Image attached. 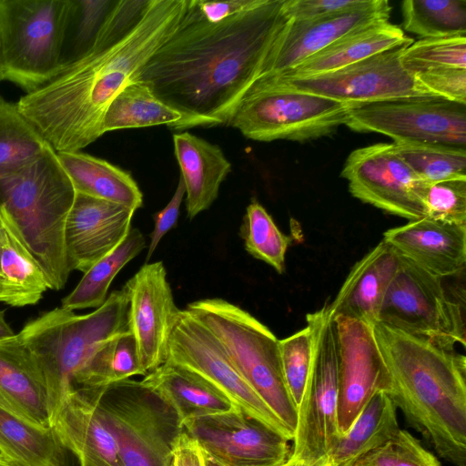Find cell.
Masks as SVG:
<instances>
[{"label":"cell","instance_id":"55","mask_svg":"<svg viewBox=\"0 0 466 466\" xmlns=\"http://www.w3.org/2000/svg\"><path fill=\"white\" fill-rule=\"evenodd\" d=\"M2 80H3V76H2L1 62H0V82Z\"/></svg>","mask_w":466,"mask_h":466},{"label":"cell","instance_id":"26","mask_svg":"<svg viewBox=\"0 0 466 466\" xmlns=\"http://www.w3.org/2000/svg\"><path fill=\"white\" fill-rule=\"evenodd\" d=\"M173 143L185 187L187 214L192 219L217 199L231 164L218 146L188 132L174 134Z\"/></svg>","mask_w":466,"mask_h":466},{"label":"cell","instance_id":"44","mask_svg":"<svg viewBox=\"0 0 466 466\" xmlns=\"http://www.w3.org/2000/svg\"><path fill=\"white\" fill-rule=\"evenodd\" d=\"M73 2L71 20L76 22V30L73 53L68 61L82 56L89 49L113 4V1L108 0H73Z\"/></svg>","mask_w":466,"mask_h":466},{"label":"cell","instance_id":"11","mask_svg":"<svg viewBox=\"0 0 466 466\" xmlns=\"http://www.w3.org/2000/svg\"><path fill=\"white\" fill-rule=\"evenodd\" d=\"M314 328L313 362L300 403L289 458L314 461L328 456L339 435L338 344L329 304L309 313Z\"/></svg>","mask_w":466,"mask_h":466},{"label":"cell","instance_id":"50","mask_svg":"<svg viewBox=\"0 0 466 466\" xmlns=\"http://www.w3.org/2000/svg\"><path fill=\"white\" fill-rule=\"evenodd\" d=\"M281 466H332V464L328 456H326L314 461H305L289 458Z\"/></svg>","mask_w":466,"mask_h":466},{"label":"cell","instance_id":"13","mask_svg":"<svg viewBox=\"0 0 466 466\" xmlns=\"http://www.w3.org/2000/svg\"><path fill=\"white\" fill-rule=\"evenodd\" d=\"M166 362L196 375L249 416L293 440V432L244 380L209 329L187 309L176 319Z\"/></svg>","mask_w":466,"mask_h":466},{"label":"cell","instance_id":"51","mask_svg":"<svg viewBox=\"0 0 466 466\" xmlns=\"http://www.w3.org/2000/svg\"><path fill=\"white\" fill-rule=\"evenodd\" d=\"M15 335L5 319V311L0 309V340L12 338Z\"/></svg>","mask_w":466,"mask_h":466},{"label":"cell","instance_id":"38","mask_svg":"<svg viewBox=\"0 0 466 466\" xmlns=\"http://www.w3.org/2000/svg\"><path fill=\"white\" fill-rule=\"evenodd\" d=\"M240 236L248 253L266 262L279 274L283 273L291 239L279 229L271 216L256 200L247 207Z\"/></svg>","mask_w":466,"mask_h":466},{"label":"cell","instance_id":"25","mask_svg":"<svg viewBox=\"0 0 466 466\" xmlns=\"http://www.w3.org/2000/svg\"><path fill=\"white\" fill-rule=\"evenodd\" d=\"M412 43L413 39L406 36L397 25L389 20L376 21L354 29L289 70L273 76L291 79L320 75Z\"/></svg>","mask_w":466,"mask_h":466},{"label":"cell","instance_id":"40","mask_svg":"<svg viewBox=\"0 0 466 466\" xmlns=\"http://www.w3.org/2000/svg\"><path fill=\"white\" fill-rule=\"evenodd\" d=\"M307 326L279 340L280 363L288 391L298 408L309 377L315 347L314 328Z\"/></svg>","mask_w":466,"mask_h":466},{"label":"cell","instance_id":"39","mask_svg":"<svg viewBox=\"0 0 466 466\" xmlns=\"http://www.w3.org/2000/svg\"><path fill=\"white\" fill-rule=\"evenodd\" d=\"M400 62L412 75L438 68L466 69V36L413 41L403 50Z\"/></svg>","mask_w":466,"mask_h":466},{"label":"cell","instance_id":"37","mask_svg":"<svg viewBox=\"0 0 466 466\" xmlns=\"http://www.w3.org/2000/svg\"><path fill=\"white\" fill-rule=\"evenodd\" d=\"M398 156L423 182L466 180V149L431 144L395 143Z\"/></svg>","mask_w":466,"mask_h":466},{"label":"cell","instance_id":"53","mask_svg":"<svg viewBox=\"0 0 466 466\" xmlns=\"http://www.w3.org/2000/svg\"><path fill=\"white\" fill-rule=\"evenodd\" d=\"M204 455H205V466H223V465L219 464L218 462H217L216 461H214L213 459L207 456L205 453H204Z\"/></svg>","mask_w":466,"mask_h":466},{"label":"cell","instance_id":"52","mask_svg":"<svg viewBox=\"0 0 466 466\" xmlns=\"http://www.w3.org/2000/svg\"><path fill=\"white\" fill-rule=\"evenodd\" d=\"M0 466H20L13 461H10L5 457L0 456Z\"/></svg>","mask_w":466,"mask_h":466},{"label":"cell","instance_id":"19","mask_svg":"<svg viewBox=\"0 0 466 466\" xmlns=\"http://www.w3.org/2000/svg\"><path fill=\"white\" fill-rule=\"evenodd\" d=\"M136 211L76 193L65 226V248L72 270L86 272L114 250L130 230Z\"/></svg>","mask_w":466,"mask_h":466},{"label":"cell","instance_id":"18","mask_svg":"<svg viewBox=\"0 0 466 466\" xmlns=\"http://www.w3.org/2000/svg\"><path fill=\"white\" fill-rule=\"evenodd\" d=\"M125 285L129 297V329L147 373L166 362L180 309L161 261L146 263Z\"/></svg>","mask_w":466,"mask_h":466},{"label":"cell","instance_id":"34","mask_svg":"<svg viewBox=\"0 0 466 466\" xmlns=\"http://www.w3.org/2000/svg\"><path fill=\"white\" fill-rule=\"evenodd\" d=\"M146 248V238L138 228H130L124 240L95 263L62 299L66 310L100 307L107 298L109 286L116 274Z\"/></svg>","mask_w":466,"mask_h":466},{"label":"cell","instance_id":"32","mask_svg":"<svg viewBox=\"0 0 466 466\" xmlns=\"http://www.w3.org/2000/svg\"><path fill=\"white\" fill-rule=\"evenodd\" d=\"M0 447L20 466H66V452L51 429L28 423L0 400Z\"/></svg>","mask_w":466,"mask_h":466},{"label":"cell","instance_id":"27","mask_svg":"<svg viewBox=\"0 0 466 466\" xmlns=\"http://www.w3.org/2000/svg\"><path fill=\"white\" fill-rule=\"evenodd\" d=\"M140 382L175 411L181 425L187 419L236 407L196 375L167 362L147 372Z\"/></svg>","mask_w":466,"mask_h":466},{"label":"cell","instance_id":"2","mask_svg":"<svg viewBox=\"0 0 466 466\" xmlns=\"http://www.w3.org/2000/svg\"><path fill=\"white\" fill-rule=\"evenodd\" d=\"M188 0H150L136 26L120 40L90 47L16 103L22 115L56 152H76L103 134L114 97L178 27Z\"/></svg>","mask_w":466,"mask_h":466},{"label":"cell","instance_id":"49","mask_svg":"<svg viewBox=\"0 0 466 466\" xmlns=\"http://www.w3.org/2000/svg\"><path fill=\"white\" fill-rule=\"evenodd\" d=\"M170 466H205L203 451L183 429L174 442Z\"/></svg>","mask_w":466,"mask_h":466},{"label":"cell","instance_id":"12","mask_svg":"<svg viewBox=\"0 0 466 466\" xmlns=\"http://www.w3.org/2000/svg\"><path fill=\"white\" fill-rule=\"evenodd\" d=\"M346 126L358 132L388 136L395 143L466 149V104L436 96L351 106Z\"/></svg>","mask_w":466,"mask_h":466},{"label":"cell","instance_id":"16","mask_svg":"<svg viewBox=\"0 0 466 466\" xmlns=\"http://www.w3.org/2000/svg\"><path fill=\"white\" fill-rule=\"evenodd\" d=\"M341 177L353 197L385 212L415 220L426 217L416 194L421 181L396 153L393 143H377L353 150Z\"/></svg>","mask_w":466,"mask_h":466},{"label":"cell","instance_id":"14","mask_svg":"<svg viewBox=\"0 0 466 466\" xmlns=\"http://www.w3.org/2000/svg\"><path fill=\"white\" fill-rule=\"evenodd\" d=\"M398 46L328 73L301 77L268 78L289 89L325 96L350 106L377 101L432 96L401 65L403 50ZM259 78V77H258Z\"/></svg>","mask_w":466,"mask_h":466},{"label":"cell","instance_id":"28","mask_svg":"<svg viewBox=\"0 0 466 466\" xmlns=\"http://www.w3.org/2000/svg\"><path fill=\"white\" fill-rule=\"evenodd\" d=\"M56 154L76 193L116 203L134 211L142 207L143 194L128 172L80 151Z\"/></svg>","mask_w":466,"mask_h":466},{"label":"cell","instance_id":"42","mask_svg":"<svg viewBox=\"0 0 466 466\" xmlns=\"http://www.w3.org/2000/svg\"><path fill=\"white\" fill-rule=\"evenodd\" d=\"M352 466H441V463L410 432L400 429L389 441L360 458Z\"/></svg>","mask_w":466,"mask_h":466},{"label":"cell","instance_id":"41","mask_svg":"<svg viewBox=\"0 0 466 466\" xmlns=\"http://www.w3.org/2000/svg\"><path fill=\"white\" fill-rule=\"evenodd\" d=\"M416 194L422 202L426 217L453 224H466V180L436 183L420 181Z\"/></svg>","mask_w":466,"mask_h":466},{"label":"cell","instance_id":"10","mask_svg":"<svg viewBox=\"0 0 466 466\" xmlns=\"http://www.w3.org/2000/svg\"><path fill=\"white\" fill-rule=\"evenodd\" d=\"M462 310L461 303L447 294L441 278L400 256L399 269L385 293L378 323L453 350L456 344L465 346Z\"/></svg>","mask_w":466,"mask_h":466},{"label":"cell","instance_id":"9","mask_svg":"<svg viewBox=\"0 0 466 466\" xmlns=\"http://www.w3.org/2000/svg\"><path fill=\"white\" fill-rule=\"evenodd\" d=\"M95 391L125 466H170L182 425L167 404L131 379Z\"/></svg>","mask_w":466,"mask_h":466},{"label":"cell","instance_id":"5","mask_svg":"<svg viewBox=\"0 0 466 466\" xmlns=\"http://www.w3.org/2000/svg\"><path fill=\"white\" fill-rule=\"evenodd\" d=\"M129 329V297L126 285L113 291L94 311L77 315L56 308L27 322L18 333L45 380L51 423L75 391L74 380L96 349Z\"/></svg>","mask_w":466,"mask_h":466},{"label":"cell","instance_id":"35","mask_svg":"<svg viewBox=\"0 0 466 466\" xmlns=\"http://www.w3.org/2000/svg\"><path fill=\"white\" fill-rule=\"evenodd\" d=\"M403 27L422 38L466 36V0H405Z\"/></svg>","mask_w":466,"mask_h":466},{"label":"cell","instance_id":"33","mask_svg":"<svg viewBox=\"0 0 466 466\" xmlns=\"http://www.w3.org/2000/svg\"><path fill=\"white\" fill-rule=\"evenodd\" d=\"M146 374L135 337L130 331H126L100 343L75 378L74 389L102 390L116 382Z\"/></svg>","mask_w":466,"mask_h":466},{"label":"cell","instance_id":"22","mask_svg":"<svg viewBox=\"0 0 466 466\" xmlns=\"http://www.w3.org/2000/svg\"><path fill=\"white\" fill-rule=\"evenodd\" d=\"M62 448L79 466H125L116 442L97 408L95 390H76L52 420Z\"/></svg>","mask_w":466,"mask_h":466},{"label":"cell","instance_id":"3","mask_svg":"<svg viewBox=\"0 0 466 466\" xmlns=\"http://www.w3.org/2000/svg\"><path fill=\"white\" fill-rule=\"evenodd\" d=\"M373 329L391 378L387 394L440 457L466 466L465 357L382 323Z\"/></svg>","mask_w":466,"mask_h":466},{"label":"cell","instance_id":"8","mask_svg":"<svg viewBox=\"0 0 466 466\" xmlns=\"http://www.w3.org/2000/svg\"><path fill=\"white\" fill-rule=\"evenodd\" d=\"M350 106L258 78L242 96L228 126L257 141H308L329 136L349 121Z\"/></svg>","mask_w":466,"mask_h":466},{"label":"cell","instance_id":"45","mask_svg":"<svg viewBox=\"0 0 466 466\" xmlns=\"http://www.w3.org/2000/svg\"><path fill=\"white\" fill-rule=\"evenodd\" d=\"M414 76L430 95L466 104V69L438 68Z\"/></svg>","mask_w":466,"mask_h":466},{"label":"cell","instance_id":"29","mask_svg":"<svg viewBox=\"0 0 466 466\" xmlns=\"http://www.w3.org/2000/svg\"><path fill=\"white\" fill-rule=\"evenodd\" d=\"M399 430L397 407L386 392L380 391L364 406L349 430L338 435L328 458L332 466H352L389 441Z\"/></svg>","mask_w":466,"mask_h":466},{"label":"cell","instance_id":"47","mask_svg":"<svg viewBox=\"0 0 466 466\" xmlns=\"http://www.w3.org/2000/svg\"><path fill=\"white\" fill-rule=\"evenodd\" d=\"M263 0L209 2L188 0V9L198 17L215 23L256 7Z\"/></svg>","mask_w":466,"mask_h":466},{"label":"cell","instance_id":"24","mask_svg":"<svg viewBox=\"0 0 466 466\" xmlns=\"http://www.w3.org/2000/svg\"><path fill=\"white\" fill-rule=\"evenodd\" d=\"M0 397L28 423L51 429L44 378L18 334L0 340Z\"/></svg>","mask_w":466,"mask_h":466},{"label":"cell","instance_id":"15","mask_svg":"<svg viewBox=\"0 0 466 466\" xmlns=\"http://www.w3.org/2000/svg\"><path fill=\"white\" fill-rule=\"evenodd\" d=\"M182 429L223 466H281L291 452L289 440L238 407L187 419Z\"/></svg>","mask_w":466,"mask_h":466},{"label":"cell","instance_id":"6","mask_svg":"<svg viewBox=\"0 0 466 466\" xmlns=\"http://www.w3.org/2000/svg\"><path fill=\"white\" fill-rule=\"evenodd\" d=\"M186 309L209 329L244 380L294 434L297 407L283 377L279 339L248 311L222 299L197 300Z\"/></svg>","mask_w":466,"mask_h":466},{"label":"cell","instance_id":"17","mask_svg":"<svg viewBox=\"0 0 466 466\" xmlns=\"http://www.w3.org/2000/svg\"><path fill=\"white\" fill-rule=\"evenodd\" d=\"M338 344V431L346 432L378 392H390L391 378L373 326L361 320L332 318Z\"/></svg>","mask_w":466,"mask_h":466},{"label":"cell","instance_id":"30","mask_svg":"<svg viewBox=\"0 0 466 466\" xmlns=\"http://www.w3.org/2000/svg\"><path fill=\"white\" fill-rule=\"evenodd\" d=\"M0 302L35 305L48 288L46 276L12 226L0 218Z\"/></svg>","mask_w":466,"mask_h":466},{"label":"cell","instance_id":"23","mask_svg":"<svg viewBox=\"0 0 466 466\" xmlns=\"http://www.w3.org/2000/svg\"><path fill=\"white\" fill-rule=\"evenodd\" d=\"M400 264V254L382 239L352 267L329 304L330 317L350 318L372 326L378 323L385 293Z\"/></svg>","mask_w":466,"mask_h":466},{"label":"cell","instance_id":"56","mask_svg":"<svg viewBox=\"0 0 466 466\" xmlns=\"http://www.w3.org/2000/svg\"><path fill=\"white\" fill-rule=\"evenodd\" d=\"M1 229H2V225H1V220H0V235H1Z\"/></svg>","mask_w":466,"mask_h":466},{"label":"cell","instance_id":"48","mask_svg":"<svg viewBox=\"0 0 466 466\" xmlns=\"http://www.w3.org/2000/svg\"><path fill=\"white\" fill-rule=\"evenodd\" d=\"M184 196L185 187L182 178L179 177L176 191L167 205L154 215V228L150 234V241L146 258L147 262L151 258L163 237L177 225Z\"/></svg>","mask_w":466,"mask_h":466},{"label":"cell","instance_id":"46","mask_svg":"<svg viewBox=\"0 0 466 466\" xmlns=\"http://www.w3.org/2000/svg\"><path fill=\"white\" fill-rule=\"evenodd\" d=\"M371 0H285L289 19L305 20L346 13L368 5Z\"/></svg>","mask_w":466,"mask_h":466},{"label":"cell","instance_id":"1","mask_svg":"<svg viewBox=\"0 0 466 466\" xmlns=\"http://www.w3.org/2000/svg\"><path fill=\"white\" fill-rule=\"evenodd\" d=\"M285 0L211 23L188 9L137 80L193 127L227 125L237 105L261 76L273 45L289 20Z\"/></svg>","mask_w":466,"mask_h":466},{"label":"cell","instance_id":"4","mask_svg":"<svg viewBox=\"0 0 466 466\" xmlns=\"http://www.w3.org/2000/svg\"><path fill=\"white\" fill-rule=\"evenodd\" d=\"M76 194L51 147L21 167L0 174V218L34 256L49 289H62L71 273L64 234Z\"/></svg>","mask_w":466,"mask_h":466},{"label":"cell","instance_id":"20","mask_svg":"<svg viewBox=\"0 0 466 466\" xmlns=\"http://www.w3.org/2000/svg\"><path fill=\"white\" fill-rule=\"evenodd\" d=\"M390 10L389 1L371 0L366 6L346 13L289 19L277 37L260 76L284 73L354 29L389 20Z\"/></svg>","mask_w":466,"mask_h":466},{"label":"cell","instance_id":"21","mask_svg":"<svg viewBox=\"0 0 466 466\" xmlns=\"http://www.w3.org/2000/svg\"><path fill=\"white\" fill-rule=\"evenodd\" d=\"M383 240L401 257L444 279L461 272L466 262V224L424 217L388 229Z\"/></svg>","mask_w":466,"mask_h":466},{"label":"cell","instance_id":"43","mask_svg":"<svg viewBox=\"0 0 466 466\" xmlns=\"http://www.w3.org/2000/svg\"><path fill=\"white\" fill-rule=\"evenodd\" d=\"M149 2L150 0L113 1L90 47L107 46L123 38L140 21Z\"/></svg>","mask_w":466,"mask_h":466},{"label":"cell","instance_id":"7","mask_svg":"<svg viewBox=\"0 0 466 466\" xmlns=\"http://www.w3.org/2000/svg\"><path fill=\"white\" fill-rule=\"evenodd\" d=\"M73 0H0L3 80L31 93L63 65Z\"/></svg>","mask_w":466,"mask_h":466},{"label":"cell","instance_id":"31","mask_svg":"<svg viewBox=\"0 0 466 466\" xmlns=\"http://www.w3.org/2000/svg\"><path fill=\"white\" fill-rule=\"evenodd\" d=\"M158 125L174 129L193 127L184 114L162 102L147 84L137 80L127 85L109 104L104 116L103 131L105 134Z\"/></svg>","mask_w":466,"mask_h":466},{"label":"cell","instance_id":"54","mask_svg":"<svg viewBox=\"0 0 466 466\" xmlns=\"http://www.w3.org/2000/svg\"><path fill=\"white\" fill-rule=\"evenodd\" d=\"M0 456L5 457V458L8 459V458H7V457H5V455L4 454V451H3V450L1 449V447H0ZM8 460H10V459H8ZM10 461H11V460H10ZM15 463H16V462H15Z\"/></svg>","mask_w":466,"mask_h":466},{"label":"cell","instance_id":"36","mask_svg":"<svg viewBox=\"0 0 466 466\" xmlns=\"http://www.w3.org/2000/svg\"><path fill=\"white\" fill-rule=\"evenodd\" d=\"M50 145L22 115L17 104L0 96V174L42 155Z\"/></svg>","mask_w":466,"mask_h":466}]
</instances>
